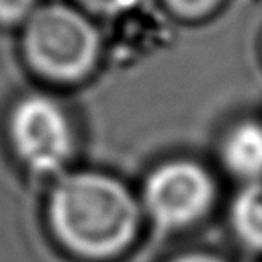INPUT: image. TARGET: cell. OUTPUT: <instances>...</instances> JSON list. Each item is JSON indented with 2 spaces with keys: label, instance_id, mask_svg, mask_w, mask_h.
<instances>
[{
  "label": "cell",
  "instance_id": "obj_4",
  "mask_svg": "<svg viewBox=\"0 0 262 262\" xmlns=\"http://www.w3.org/2000/svg\"><path fill=\"white\" fill-rule=\"evenodd\" d=\"M8 131L18 160L31 172L63 174L74 151V133L57 102L45 96L23 98L10 115Z\"/></svg>",
  "mask_w": 262,
  "mask_h": 262
},
{
  "label": "cell",
  "instance_id": "obj_7",
  "mask_svg": "<svg viewBox=\"0 0 262 262\" xmlns=\"http://www.w3.org/2000/svg\"><path fill=\"white\" fill-rule=\"evenodd\" d=\"M160 262H235V260L209 246H186L170 252Z\"/></svg>",
  "mask_w": 262,
  "mask_h": 262
},
{
  "label": "cell",
  "instance_id": "obj_3",
  "mask_svg": "<svg viewBox=\"0 0 262 262\" xmlns=\"http://www.w3.org/2000/svg\"><path fill=\"white\" fill-rule=\"evenodd\" d=\"M25 45L31 63L41 74L68 82L92 70L100 39L96 29L76 10L49 6L31 18Z\"/></svg>",
  "mask_w": 262,
  "mask_h": 262
},
{
  "label": "cell",
  "instance_id": "obj_2",
  "mask_svg": "<svg viewBox=\"0 0 262 262\" xmlns=\"http://www.w3.org/2000/svg\"><path fill=\"white\" fill-rule=\"evenodd\" d=\"M223 186L215 164L196 154L176 151L156 160L135 186L147 231L164 239L199 231L221 213Z\"/></svg>",
  "mask_w": 262,
  "mask_h": 262
},
{
  "label": "cell",
  "instance_id": "obj_8",
  "mask_svg": "<svg viewBox=\"0 0 262 262\" xmlns=\"http://www.w3.org/2000/svg\"><path fill=\"white\" fill-rule=\"evenodd\" d=\"M164 2L168 10L182 20H201L209 16L213 10H217V6L221 4V0H164Z\"/></svg>",
  "mask_w": 262,
  "mask_h": 262
},
{
  "label": "cell",
  "instance_id": "obj_1",
  "mask_svg": "<svg viewBox=\"0 0 262 262\" xmlns=\"http://www.w3.org/2000/svg\"><path fill=\"white\" fill-rule=\"evenodd\" d=\"M47 219L57 244L88 262L127 256L147 231L137 188L113 172L94 168L57 176Z\"/></svg>",
  "mask_w": 262,
  "mask_h": 262
},
{
  "label": "cell",
  "instance_id": "obj_9",
  "mask_svg": "<svg viewBox=\"0 0 262 262\" xmlns=\"http://www.w3.org/2000/svg\"><path fill=\"white\" fill-rule=\"evenodd\" d=\"M35 0H0V20H18L23 18Z\"/></svg>",
  "mask_w": 262,
  "mask_h": 262
},
{
  "label": "cell",
  "instance_id": "obj_5",
  "mask_svg": "<svg viewBox=\"0 0 262 262\" xmlns=\"http://www.w3.org/2000/svg\"><path fill=\"white\" fill-rule=\"evenodd\" d=\"M211 162L233 186L262 182V119L248 115L229 121L215 139Z\"/></svg>",
  "mask_w": 262,
  "mask_h": 262
},
{
  "label": "cell",
  "instance_id": "obj_11",
  "mask_svg": "<svg viewBox=\"0 0 262 262\" xmlns=\"http://www.w3.org/2000/svg\"><path fill=\"white\" fill-rule=\"evenodd\" d=\"M258 262H262V260H258Z\"/></svg>",
  "mask_w": 262,
  "mask_h": 262
},
{
  "label": "cell",
  "instance_id": "obj_6",
  "mask_svg": "<svg viewBox=\"0 0 262 262\" xmlns=\"http://www.w3.org/2000/svg\"><path fill=\"white\" fill-rule=\"evenodd\" d=\"M221 213L233 246L262 260V182L233 186Z\"/></svg>",
  "mask_w": 262,
  "mask_h": 262
},
{
  "label": "cell",
  "instance_id": "obj_10",
  "mask_svg": "<svg viewBox=\"0 0 262 262\" xmlns=\"http://www.w3.org/2000/svg\"><path fill=\"white\" fill-rule=\"evenodd\" d=\"M90 10L100 14H119L127 8H131L137 0H82Z\"/></svg>",
  "mask_w": 262,
  "mask_h": 262
}]
</instances>
